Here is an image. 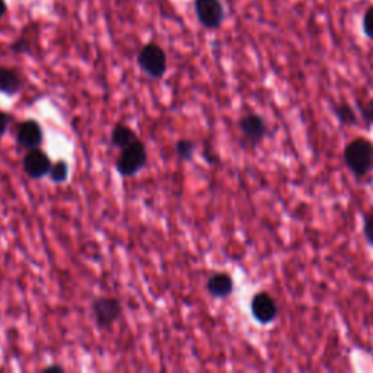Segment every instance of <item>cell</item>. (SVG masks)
<instances>
[{
  "instance_id": "cell-21",
  "label": "cell",
  "mask_w": 373,
  "mask_h": 373,
  "mask_svg": "<svg viewBox=\"0 0 373 373\" xmlns=\"http://www.w3.org/2000/svg\"><path fill=\"white\" fill-rule=\"evenodd\" d=\"M8 12V5L5 0H0V19H2Z\"/></svg>"
},
{
  "instance_id": "cell-10",
  "label": "cell",
  "mask_w": 373,
  "mask_h": 373,
  "mask_svg": "<svg viewBox=\"0 0 373 373\" xmlns=\"http://www.w3.org/2000/svg\"><path fill=\"white\" fill-rule=\"evenodd\" d=\"M206 289L209 295L216 299H225L233 293L235 283L233 279L226 273H216L213 274L206 284Z\"/></svg>"
},
{
  "instance_id": "cell-19",
  "label": "cell",
  "mask_w": 373,
  "mask_h": 373,
  "mask_svg": "<svg viewBox=\"0 0 373 373\" xmlns=\"http://www.w3.org/2000/svg\"><path fill=\"white\" fill-rule=\"evenodd\" d=\"M363 31L365 34L373 39V6L369 8L365 13V18H363Z\"/></svg>"
},
{
  "instance_id": "cell-14",
  "label": "cell",
  "mask_w": 373,
  "mask_h": 373,
  "mask_svg": "<svg viewBox=\"0 0 373 373\" xmlns=\"http://www.w3.org/2000/svg\"><path fill=\"white\" fill-rule=\"evenodd\" d=\"M50 180L56 184H61L69 177V165L66 161H57L54 165H51L50 169Z\"/></svg>"
},
{
  "instance_id": "cell-13",
  "label": "cell",
  "mask_w": 373,
  "mask_h": 373,
  "mask_svg": "<svg viewBox=\"0 0 373 373\" xmlns=\"http://www.w3.org/2000/svg\"><path fill=\"white\" fill-rule=\"evenodd\" d=\"M334 114L341 126H357L359 124V117L356 111L346 102L334 106Z\"/></svg>"
},
{
  "instance_id": "cell-22",
  "label": "cell",
  "mask_w": 373,
  "mask_h": 373,
  "mask_svg": "<svg viewBox=\"0 0 373 373\" xmlns=\"http://www.w3.org/2000/svg\"><path fill=\"white\" fill-rule=\"evenodd\" d=\"M44 372H57V373H63L64 369L61 366H57V365H53V366H49L44 369Z\"/></svg>"
},
{
  "instance_id": "cell-12",
  "label": "cell",
  "mask_w": 373,
  "mask_h": 373,
  "mask_svg": "<svg viewBox=\"0 0 373 373\" xmlns=\"http://www.w3.org/2000/svg\"><path fill=\"white\" fill-rule=\"evenodd\" d=\"M136 140H137V135L128 126H126V124H117L113 128L111 142H113V145L116 147L124 149V147L130 146L131 143H135Z\"/></svg>"
},
{
  "instance_id": "cell-2",
  "label": "cell",
  "mask_w": 373,
  "mask_h": 373,
  "mask_svg": "<svg viewBox=\"0 0 373 373\" xmlns=\"http://www.w3.org/2000/svg\"><path fill=\"white\" fill-rule=\"evenodd\" d=\"M137 63L145 75L152 79H162L168 71V59L164 49L158 44H146L142 47Z\"/></svg>"
},
{
  "instance_id": "cell-8",
  "label": "cell",
  "mask_w": 373,
  "mask_h": 373,
  "mask_svg": "<svg viewBox=\"0 0 373 373\" xmlns=\"http://www.w3.org/2000/svg\"><path fill=\"white\" fill-rule=\"evenodd\" d=\"M51 161L47 157L46 152H42L39 147L28 150V153L24 158V169L28 177L34 180L44 178L46 175L50 173L51 169Z\"/></svg>"
},
{
  "instance_id": "cell-15",
  "label": "cell",
  "mask_w": 373,
  "mask_h": 373,
  "mask_svg": "<svg viewBox=\"0 0 373 373\" xmlns=\"http://www.w3.org/2000/svg\"><path fill=\"white\" fill-rule=\"evenodd\" d=\"M175 152H177V155L183 161H191L194 157V152H195V143L188 139L178 140L177 146H175Z\"/></svg>"
},
{
  "instance_id": "cell-18",
  "label": "cell",
  "mask_w": 373,
  "mask_h": 373,
  "mask_svg": "<svg viewBox=\"0 0 373 373\" xmlns=\"http://www.w3.org/2000/svg\"><path fill=\"white\" fill-rule=\"evenodd\" d=\"M11 50L16 54H28L30 53V42L25 38H19L11 44Z\"/></svg>"
},
{
  "instance_id": "cell-3",
  "label": "cell",
  "mask_w": 373,
  "mask_h": 373,
  "mask_svg": "<svg viewBox=\"0 0 373 373\" xmlns=\"http://www.w3.org/2000/svg\"><path fill=\"white\" fill-rule=\"evenodd\" d=\"M147 162V153L146 147L142 142L136 140L130 146L121 149L120 158L117 159L116 168L121 177H133L139 171L146 166Z\"/></svg>"
},
{
  "instance_id": "cell-5",
  "label": "cell",
  "mask_w": 373,
  "mask_h": 373,
  "mask_svg": "<svg viewBox=\"0 0 373 373\" xmlns=\"http://www.w3.org/2000/svg\"><path fill=\"white\" fill-rule=\"evenodd\" d=\"M250 310L252 318L261 325H269L279 317V305L276 299L267 292L255 293L251 299Z\"/></svg>"
},
{
  "instance_id": "cell-7",
  "label": "cell",
  "mask_w": 373,
  "mask_h": 373,
  "mask_svg": "<svg viewBox=\"0 0 373 373\" xmlns=\"http://www.w3.org/2000/svg\"><path fill=\"white\" fill-rule=\"evenodd\" d=\"M92 312L98 328H109L121 315V305L114 298H98L92 302Z\"/></svg>"
},
{
  "instance_id": "cell-4",
  "label": "cell",
  "mask_w": 373,
  "mask_h": 373,
  "mask_svg": "<svg viewBox=\"0 0 373 373\" xmlns=\"http://www.w3.org/2000/svg\"><path fill=\"white\" fill-rule=\"evenodd\" d=\"M194 12L200 25L206 30H217L226 16L221 0H194Z\"/></svg>"
},
{
  "instance_id": "cell-20",
  "label": "cell",
  "mask_w": 373,
  "mask_h": 373,
  "mask_svg": "<svg viewBox=\"0 0 373 373\" xmlns=\"http://www.w3.org/2000/svg\"><path fill=\"white\" fill-rule=\"evenodd\" d=\"M9 123H11V116L0 111V137H2L6 133Z\"/></svg>"
},
{
  "instance_id": "cell-17",
  "label": "cell",
  "mask_w": 373,
  "mask_h": 373,
  "mask_svg": "<svg viewBox=\"0 0 373 373\" xmlns=\"http://www.w3.org/2000/svg\"><path fill=\"white\" fill-rule=\"evenodd\" d=\"M359 111L362 114V120L367 126H373V98L359 105Z\"/></svg>"
},
{
  "instance_id": "cell-9",
  "label": "cell",
  "mask_w": 373,
  "mask_h": 373,
  "mask_svg": "<svg viewBox=\"0 0 373 373\" xmlns=\"http://www.w3.org/2000/svg\"><path fill=\"white\" fill-rule=\"evenodd\" d=\"M16 140L20 145V147H24L27 150L38 149L41 146V143H42L41 126L37 121H34V120L24 121L18 128Z\"/></svg>"
},
{
  "instance_id": "cell-1",
  "label": "cell",
  "mask_w": 373,
  "mask_h": 373,
  "mask_svg": "<svg viewBox=\"0 0 373 373\" xmlns=\"http://www.w3.org/2000/svg\"><path fill=\"white\" fill-rule=\"evenodd\" d=\"M344 164L357 180L373 172V143L366 137H356L344 147Z\"/></svg>"
},
{
  "instance_id": "cell-16",
  "label": "cell",
  "mask_w": 373,
  "mask_h": 373,
  "mask_svg": "<svg viewBox=\"0 0 373 373\" xmlns=\"http://www.w3.org/2000/svg\"><path fill=\"white\" fill-rule=\"evenodd\" d=\"M363 236L366 243L373 247V212L363 216Z\"/></svg>"
},
{
  "instance_id": "cell-11",
  "label": "cell",
  "mask_w": 373,
  "mask_h": 373,
  "mask_svg": "<svg viewBox=\"0 0 373 373\" xmlns=\"http://www.w3.org/2000/svg\"><path fill=\"white\" fill-rule=\"evenodd\" d=\"M20 87H22L20 75L13 69L0 66V94L13 97L20 91Z\"/></svg>"
},
{
  "instance_id": "cell-6",
  "label": "cell",
  "mask_w": 373,
  "mask_h": 373,
  "mask_svg": "<svg viewBox=\"0 0 373 373\" xmlns=\"http://www.w3.org/2000/svg\"><path fill=\"white\" fill-rule=\"evenodd\" d=\"M239 130L244 140L251 146L257 147L269 135V126L259 114H247L239 120Z\"/></svg>"
}]
</instances>
